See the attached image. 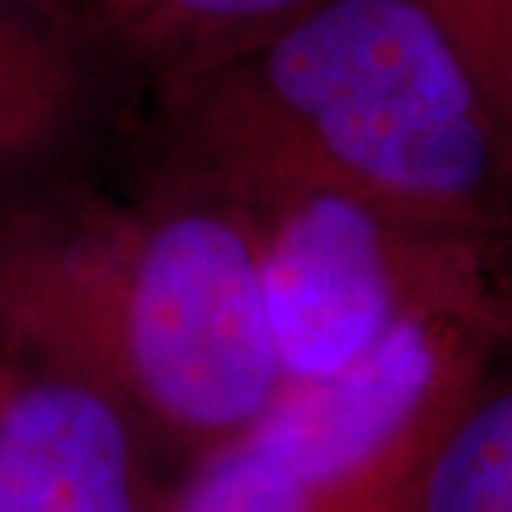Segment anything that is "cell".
Segmentation results:
<instances>
[{
	"label": "cell",
	"instance_id": "cell-3",
	"mask_svg": "<svg viewBox=\"0 0 512 512\" xmlns=\"http://www.w3.org/2000/svg\"><path fill=\"white\" fill-rule=\"evenodd\" d=\"M240 203L283 380L330 373L416 316L512 326V233L419 223L336 190Z\"/></svg>",
	"mask_w": 512,
	"mask_h": 512
},
{
	"label": "cell",
	"instance_id": "cell-1",
	"mask_svg": "<svg viewBox=\"0 0 512 512\" xmlns=\"http://www.w3.org/2000/svg\"><path fill=\"white\" fill-rule=\"evenodd\" d=\"M0 353L94 383L193 466L283 386L250 210L147 180L117 203L54 177L0 203Z\"/></svg>",
	"mask_w": 512,
	"mask_h": 512
},
{
	"label": "cell",
	"instance_id": "cell-7",
	"mask_svg": "<svg viewBox=\"0 0 512 512\" xmlns=\"http://www.w3.org/2000/svg\"><path fill=\"white\" fill-rule=\"evenodd\" d=\"M104 80L80 30L0 0V203L60 177Z\"/></svg>",
	"mask_w": 512,
	"mask_h": 512
},
{
	"label": "cell",
	"instance_id": "cell-11",
	"mask_svg": "<svg viewBox=\"0 0 512 512\" xmlns=\"http://www.w3.org/2000/svg\"><path fill=\"white\" fill-rule=\"evenodd\" d=\"M4 4L24 7V10H30V14L54 20V24H60V27L80 30V0H4Z\"/></svg>",
	"mask_w": 512,
	"mask_h": 512
},
{
	"label": "cell",
	"instance_id": "cell-8",
	"mask_svg": "<svg viewBox=\"0 0 512 512\" xmlns=\"http://www.w3.org/2000/svg\"><path fill=\"white\" fill-rule=\"evenodd\" d=\"M403 512H512V353L449 423Z\"/></svg>",
	"mask_w": 512,
	"mask_h": 512
},
{
	"label": "cell",
	"instance_id": "cell-9",
	"mask_svg": "<svg viewBox=\"0 0 512 512\" xmlns=\"http://www.w3.org/2000/svg\"><path fill=\"white\" fill-rule=\"evenodd\" d=\"M163 512H350L237 439L190 469Z\"/></svg>",
	"mask_w": 512,
	"mask_h": 512
},
{
	"label": "cell",
	"instance_id": "cell-6",
	"mask_svg": "<svg viewBox=\"0 0 512 512\" xmlns=\"http://www.w3.org/2000/svg\"><path fill=\"white\" fill-rule=\"evenodd\" d=\"M323 0H80V34L100 67L150 100L207 77Z\"/></svg>",
	"mask_w": 512,
	"mask_h": 512
},
{
	"label": "cell",
	"instance_id": "cell-2",
	"mask_svg": "<svg viewBox=\"0 0 512 512\" xmlns=\"http://www.w3.org/2000/svg\"><path fill=\"white\" fill-rule=\"evenodd\" d=\"M150 107V180L233 200L336 190L419 223L512 233V133L416 0H323Z\"/></svg>",
	"mask_w": 512,
	"mask_h": 512
},
{
	"label": "cell",
	"instance_id": "cell-10",
	"mask_svg": "<svg viewBox=\"0 0 512 512\" xmlns=\"http://www.w3.org/2000/svg\"><path fill=\"white\" fill-rule=\"evenodd\" d=\"M446 30L512 133V0H416Z\"/></svg>",
	"mask_w": 512,
	"mask_h": 512
},
{
	"label": "cell",
	"instance_id": "cell-4",
	"mask_svg": "<svg viewBox=\"0 0 512 512\" xmlns=\"http://www.w3.org/2000/svg\"><path fill=\"white\" fill-rule=\"evenodd\" d=\"M509 353V323L416 316L330 373L283 380L243 443L343 509L403 512L449 423Z\"/></svg>",
	"mask_w": 512,
	"mask_h": 512
},
{
	"label": "cell",
	"instance_id": "cell-5",
	"mask_svg": "<svg viewBox=\"0 0 512 512\" xmlns=\"http://www.w3.org/2000/svg\"><path fill=\"white\" fill-rule=\"evenodd\" d=\"M147 443L104 389L0 353V512H163Z\"/></svg>",
	"mask_w": 512,
	"mask_h": 512
}]
</instances>
